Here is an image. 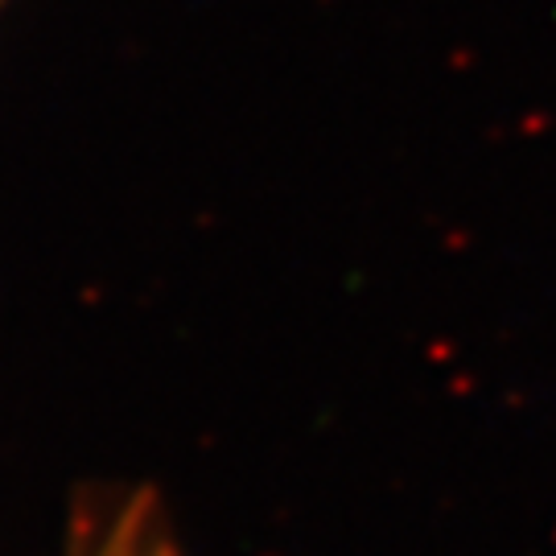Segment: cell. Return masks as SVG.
<instances>
[{
	"mask_svg": "<svg viewBox=\"0 0 556 556\" xmlns=\"http://www.w3.org/2000/svg\"><path fill=\"white\" fill-rule=\"evenodd\" d=\"M79 556H178V548H174V540H169L157 511L149 503H132Z\"/></svg>",
	"mask_w": 556,
	"mask_h": 556,
	"instance_id": "6da1fadb",
	"label": "cell"
}]
</instances>
